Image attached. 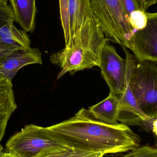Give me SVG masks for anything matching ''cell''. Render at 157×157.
<instances>
[{
    "label": "cell",
    "instance_id": "cell-8",
    "mask_svg": "<svg viewBox=\"0 0 157 157\" xmlns=\"http://www.w3.org/2000/svg\"><path fill=\"white\" fill-rule=\"evenodd\" d=\"M132 51L138 60L157 61V17L147 18L145 27L135 33Z\"/></svg>",
    "mask_w": 157,
    "mask_h": 157
},
{
    "label": "cell",
    "instance_id": "cell-24",
    "mask_svg": "<svg viewBox=\"0 0 157 157\" xmlns=\"http://www.w3.org/2000/svg\"><path fill=\"white\" fill-rule=\"evenodd\" d=\"M146 13L147 17V18L157 17V12L156 13H150L146 12Z\"/></svg>",
    "mask_w": 157,
    "mask_h": 157
},
{
    "label": "cell",
    "instance_id": "cell-21",
    "mask_svg": "<svg viewBox=\"0 0 157 157\" xmlns=\"http://www.w3.org/2000/svg\"><path fill=\"white\" fill-rule=\"evenodd\" d=\"M18 50L13 46L0 42V59Z\"/></svg>",
    "mask_w": 157,
    "mask_h": 157
},
{
    "label": "cell",
    "instance_id": "cell-26",
    "mask_svg": "<svg viewBox=\"0 0 157 157\" xmlns=\"http://www.w3.org/2000/svg\"><path fill=\"white\" fill-rule=\"evenodd\" d=\"M3 153H4V152L3 148L2 145H1V144H0V155H1V154H3Z\"/></svg>",
    "mask_w": 157,
    "mask_h": 157
},
{
    "label": "cell",
    "instance_id": "cell-6",
    "mask_svg": "<svg viewBox=\"0 0 157 157\" xmlns=\"http://www.w3.org/2000/svg\"><path fill=\"white\" fill-rule=\"evenodd\" d=\"M99 67L109 88V94L116 96L122 94L126 85L127 61L107 42L101 50Z\"/></svg>",
    "mask_w": 157,
    "mask_h": 157
},
{
    "label": "cell",
    "instance_id": "cell-18",
    "mask_svg": "<svg viewBox=\"0 0 157 157\" xmlns=\"http://www.w3.org/2000/svg\"><path fill=\"white\" fill-rule=\"evenodd\" d=\"M15 21V18L11 6L0 2V27L3 26L9 22Z\"/></svg>",
    "mask_w": 157,
    "mask_h": 157
},
{
    "label": "cell",
    "instance_id": "cell-9",
    "mask_svg": "<svg viewBox=\"0 0 157 157\" xmlns=\"http://www.w3.org/2000/svg\"><path fill=\"white\" fill-rule=\"evenodd\" d=\"M42 54L37 48L15 51L0 59V75L10 81L24 66L42 64Z\"/></svg>",
    "mask_w": 157,
    "mask_h": 157
},
{
    "label": "cell",
    "instance_id": "cell-27",
    "mask_svg": "<svg viewBox=\"0 0 157 157\" xmlns=\"http://www.w3.org/2000/svg\"><path fill=\"white\" fill-rule=\"evenodd\" d=\"M8 0H0V2H3L7 4L8 2Z\"/></svg>",
    "mask_w": 157,
    "mask_h": 157
},
{
    "label": "cell",
    "instance_id": "cell-13",
    "mask_svg": "<svg viewBox=\"0 0 157 157\" xmlns=\"http://www.w3.org/2000/svg\"><path fill=\"white\" fill-rule=\"evenodd\" d=\"M69 11L70 42L80 29L85 20L92 18L89 0H69Z\"/></svg>",
    "mask_w": 157,
    "mask_h": 157
},
{
    "label": "cell",
    "instance_id": "cell-17",
    "mask_svg": "<svg viewBox=\"0 0 157 157\" xmlns=\"http://www.w3.org/2000/svg\"><path fill=\"white\" fill-rule=\"evenodd\" d=\"M74 149L66 146L52 147L45 149L34 157H70Z\"/></svg>",
    "mask_w": 157,
    "mask_h": 157
},
{
    "label": "cell",
    "instance_id": "cell-14",
    "mask_svg": "<svg viewBox=\"0 0 157 157\" xmlns=\"http://www.w3.org/2000/svg\"><path fill=\"white\" fill-rule=\"evenodd\" d=\"M25 30L17 28L13 22L0 27V42L17 48L19 50L30 48L31 41Z\"/></svg>",
    "mask_w": 157,
    "mask_h": 157
},
{
    "label": "cell",
    "instance_id": "cell-10",
    "mask_svg": "<svg viewBox=\"0 0 157 157\" xmlns=\"http://www.w3.org/2000/svg\"><path fill=\"white\" fill-rule=\"evenodd\" d=\"M17 108L12 81L0 75V143L8 121Z\"/></svg>",
    "mask_w": 157,
    "mask_h": 157
},
{
    "label": "cell",
    "instance_id": "cell-1",
    "mask_svg": "<svg viewBox=\"0 0 157 157\" xmlns=\"http://www.w3.org/2000/svg\"><path fill=\"white\" fill-rule=\"evenodd\" d=\"M48 128L66 146L104 155L129 152L140 146L141 141L128 125L104 123L84 108L70 119Z\"/></svg>",
    "mask_w": 157,
    "mask_h": 157
},
{
    "label": "cell",
    "instance_id": "cell-2",
    "mask_svg": "<svg viewBox=\"0 0 157 157\" xmlns=\"http://www.w3.org/2000/svg\"><path fill=\"white\" fill-rule=\"evenodd\" d=\"M107 41L93 18L85 20L70 43L50 58L52 63L61 70L57 79L67 73L73 75L85 69L99 67L101 50Z\"/></svg>",
    "mask_w": 157,
    "mask_h": 157
},
{
    "label": "cell",
    "instance_id": "cell-4",
    "mask_svg": "<svg viewBox=\"0 0 157 157\" xmlns=\"http://www.w3.org/2000/svg\"><path fill=\"white\" fill-rule=\"evenodd\" d=\"M92 18L103 32L106 39L132 49L135 31L127 20L121 0H89Z\"/></svg>",
    "mask_w": 157,
    "mask_h": 157
},
{
    "label": "cell",
    "instance_id": "cell-5",
    "mask_svg": "<svg viewBox=\"0 0 157 157\" xmlns=\"http://www.w3.org/2000/svg\"><path fill=\"white\" fill-rule=\"evenodd\" d=\"M63 146L48 127L30 124L9 138L6 152L19 157H34L45 149Z\"/></svg>",
    "mask_w": 157,
    "mask_h": 157
},
{
    "label": "cell",
    "instance_id": "cell-12",
    "mask_svg": "<svg viewBox=\"0 0 157 157\" xmlns=\"http://www.w3.org/2000/svg\"><path fill=\"white\" fill-rule=\"evenodd\" d=\"M119 96L109 94L105 99L89 108L91 114L97 120L109 124H118Z\"/></svg>",
    "mask_w": 157,
    "mask_h": 157
},
{
    "label": "cell",
    "instance_id": "cell-25",
    "mask_svg": "<svg viewBox=\"0 0 157 157\" xmlns=\"http://www.w3.org/2000/svg\"><path fill=\"white\" fill-rule=\"evenodd\" d=\"M2 157H19L14 154H11V153H7V152H4L3 155Z\"/></svg>",
    "mask_w": 157,
    "mask_h": 157
},
{
    "label": "cell",
    "instance_id": "cell-15",
    "mask_svg": "<svg viewBox=\"0 0 157 157\" xmlns=\"http://www.w3.org/2000/svg\"><path fill=\"white\" fill-rule=\"evenodd\" d=\"M60 14L62 26L64 33L65 45H68L71 40L70 17H69V0H59Z\"/></svg>",
    "mask_w": 157,
    "mask_h": 157
},
{
    "label": "cell",
    "instance_id": "cell-19",
    "mask_svg": "<svg viewBox=\"0 0 157 157\" xmlns=\"http://www.w3.org/2000/svg\"><path fill=\"white\" fill-rule=\"evenodd\" d=\"M125 17L129 22V19L142 11L137 0H121Z\"/></svg>",
    "mask_w": 157,
    "mask_h": 157
},
{
    "label": "cell",
    "instance_id": "cell-16",
    "mask_svg": "<svg viewBox=\"0 0 157 157\" xmlns=\"http://www.w3.org/2000/svg\"><path fill=\"white\" fill-rule=\"evenodd\" d=\"M110 157H157V146H140L127 152L126 154L115 155Z\"/></svg>",
    "mask_w": 157,
    "mask_h": 157
},
{
    "label": "cell",
    "instance_id": "cell-22",
    "mask_svg": "<svg viewBox=\"0 0 157 157\" xmlns=\"http://www.w3.org/2000/svg\"><path fill=\"white\" fill-rule=\"evenodd\" d=\"M137 1L141 10L144 12H147L149 7L157 3V0H137Z\"/></svg>",
    "mask_w": 157,
    "mask_h": 157
},
{
    "label": "cell",
    "instance_id": "cell-23",
    "mask_svg": "<svg viewBox=\"0 0 157 157\" xmlns=\"http://www.w3.org/2000/svg\"><path fill=\"white\" fill-rule=\"evenodd\" d=\"M152 131L157 136V117L153 122L152 124Z\"/></svg>",
    "mask_w": 157,
    "mask_h": 157
},
{
    "label": "cell",
    "instance_id": "cell-7",
    "mask_svg": "<svg viewBox=\"0 0 157 157\" xmlns=\"http://www.w3.org/2000/svg\"><path fill=\"white\" fill-rule=\"evenodd\" d=\"M118 121L126 125H138L147 131L152 130L155 119L144 113L140 109L129 86L127 76L125 90L119 95Z\"/></svg>",
    "mask_w": 157,
    "mask_h": 157
},
{
    "label": "cell",
    "instance_id": "cell-20",
    "mask_svg": "<svg viewBox=\"0 0 157 157\" xmlns=\"http://www.w3.org/2000/svg\"><path fill=\"white\" fill-rule=\"evenodd\" d=\"M104 154L101 153L88 152L74 149L73 154L70 157H103Z\"/></svg>",
    "mask_w": 157,
    "mask_h": 157
},
{
    "label": "cell",
    "instance_id": "cell-28",
    "mask_svg": "<svg viewBox=\"0 0 157 157\" xmlns=\"http://www.w3.org/2000/svg\"><path fill=\"white\" fill-rule=\"evenodd\" d=\"M4 153H3V154H1V155H0V157H2Z\"/></svg>",
    "mask_w": 157,
    "mask_h": 157
},
{
    "label": "cell",
    "instance_id": "cell-3",
    "mask_svg": "<svg viewBox=\"0 0 157 157\" xmlns=\"http://www.w3.org/2000/svg\"><path fill=\"white\" fill-rule=\"evenodd\" d=\"M127 61L126 76L129 86L142 111L153 119L157 117V61L138 60L123 48Z\"/></svg>",
    "mask_w": 157,
    "mask_h": 157
},
{
    "label": "cell",
    "instance_id": "cell-11",
    "mask_svg": "<svg viewBox=\"0 0 157 157\" xmlns=\"http://www.w3.org/2000/svg\"><path fill=\"white\" fill-rule=\"evenodd\" d=\"M17 22L26 32L35 29L37 7L36 0H9Z\"/></svg>",
    "mask_w": 157,
    "mask_h": 157
}]
</instances>
